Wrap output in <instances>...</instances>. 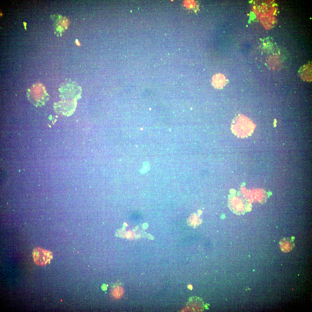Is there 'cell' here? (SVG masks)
<instances>
[{
	"label": "cell",
	"mask_w": 312,
	"mask_h": 312,
	"mask_svg": "<svg viewBox=\"0 0 312 312\" xmlns=\"http://www.w3.org/2000/svg\"><path fill=\"white\" fill-rule=\"evenodd\" d=\"M212 82L213 86L217 89H221L226 84V80L225 77L223 75L218 73L214 75Z\"/></svg>",
	"instance_id": "4"
},
{
	"label": "cell",
	"mask_w": 312,
	"mask_h": 312,
	"mask_svg": "<svg viewBox=\"0 0 312 312\" xmlns=\"http://www.w3.org/2000/svg\"><path fill=\"white\" fill-rule=\"evenodd\" d=\"M101 288L103 290L105 291L107 290V287L106 285L103 284Z\"/></svg>",
	"instance_id": "7"
},
{
	"label": "cell",
	"mask_w": 312,
	"mask_h": 312,
	"mask_svg": "<svg viewBox=\"0 0 312 312\" xmlns=\"http://www.w3.org/2000/svg\"><path fill=\"white\" fill-rule=\"evenodd\" d=\"M123 291L122 287H119L113 291L114 296L116 298H120L122 296Z\"/></svg>",
	"instance_id": "6"
},
{
	"label": "cell",
	"mask_w": 312,
	"mask_h": 312,
	"mask_svg": "<svg viewBox=\"0 0 312 312\" xmlns=\"http://www.w3.org/2000/svg\"><path fill=\"white\" fill-rule=\"evenodd\" d=\"M228 205L230 209L237 214H242L245 210L244 201L242 197L233 195L229 197Z\"/></svg>",
	"instance_id": "3"
},
{
	"label": "cell",
	"mask_w": 312,
	"mask_h": 312,
	"mask_svg": "<svg viewBox=\"0 0 312 312\" xmlns=\"http://www.w3.org/2000/svg\"><path fill=\"white\" fill-rule=\"evenodd\" d=\"M188 287L191 289H192V287L191 285H189L188 286Z\"/></svg>",
	"instance_id": "8"
},
{
	"label": "cell",
	"mask_w": 312,
	"mask_h": 312,
	"mask_svg": "<svg viewBox=\"0 0 312 312\" xmlns=\"http://www.w3.org/2000/svg\"><path fill=\"white\" fill-rule=\"evenodd\" d=\"M280 247L282 251L287 252L291 251L294 248V244L290 239L286 238L283 239L280 243Z\"/></svg>",
	"instance_id": "5"
},
{
	"label": "cell",
	"mask_w": 312,
	"mask_h": 312,
	"mask_svg": "<svg viewBox=\"0 0 312 312\" xmlns=\"http://www.w3.org/2000/svg\"><path fill=\"white\" fill-rule=\"evenodd\" d=\"M60 91L62 97L71 98L72 99H75L80 96L81 91L79 86L75 82L71 81L64 83L61 86Z\"/></svg>",
	"instance_id": "1"
},
{
	"label": "cell",
	"mask_w": 312,
	"mask_h": 312,
	"mask_svg": "<svg viewBox=\"0 0 312 312\" xmlns=\"http://www.w3.org/2000/svg\"><path fill=\"white\" fill-rule=\"evenodd\" d=\"M33 257L34 262L37 265L43 266L50 263L53 256L50 251L37 247L33 250Z\"/></svg>",
	"instance_id": "2"
}]
</instances>
